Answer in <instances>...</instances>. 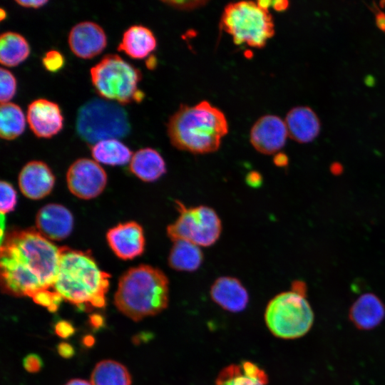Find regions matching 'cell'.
<instances>
[{
	"label": "cell",
	"mask_w": 385,
	"mask_h": 385,
	"mask_svg": "<svg viewBox=\"0 0 385 385\" xmlns=\"http://www.w3.org/2000/svg\"><path fill=\"white\" fill-rule=\"evenodd\" d=\"M61 247L35 229L14 230L5 235L0 253L2 291L15 297L55 292Z\"/></svg>",
	"instance_id": "1"
},
{
	"label": "cell",
	"mask_w": 385,
	"mask_h": 385,
	"mask_svg": "<svg viewBox=\"0 0 385 385\" xmlns=\"http://www.w3.org/2000/svg\"><path fill=\"white\" fill-rule=\"evenodd\" d=\"M110 277L89 252L61 247L53 289L63 299L79 307L103 308Z\"/></svg>",
	"instance_id": "2"
},
{
	"label": "cell",
	"mask_w": 385,
	"mask_h": 385,
	"mask_svg": "<svg viewBox=\"0 0 385 385\" xmlns=\"http://www.w3.org/2000/svg\"><path fill=\"white\" fill-rule=\"evenodd\" d=\"M167 132L172 145L192 153L216 151L228 132L225 115L208 101L180 105L170 117Z\"/></svg>",
	"instance_id": "3"
},
{
	"label": "cell",
	"mask_w": 385,
	"mask_h": 385,
	"mask_svg": "<svg viewBox=\"0 0 385 385\" xmlns=\"http://www.w3.org/2000/svg\"><path fill=\"white\" fill-rule=\"evenodd\" d=\"M169 281L153 266L140 265L128 270L119 279L114 304L126 317L138 322L156 315L168 307Z\"/></svg>",
	"instance_id": "4"
},
{
	"label": "cell",
	"mask_w": 385,
	"mask_h": 385,
	"mask_svg": "<svg viewBox=\"0 0 385 385\" xmlns=\"http://www.w3.org/2000/svg\"><path fill=\"white\" fill-rule=\"evenodd\" d=\"M306 296V286L302 282L295 281L290 290L278 294L269 302L265 320L274 336L295 339L309 332L314 313Z\"/></svg>",
	"instance_id": "5"
},
{
	"label": "cell",
	"mask_w": 385,
	"mask_h": 385,
	"mask_svg": "<svg viewBox=\"0 0 385 385\" xmlns=\"http://www.w3.org/2000/svg\"><path fill=\"white\" fill-rule=\"evenodd\" d=\"M93 86L100 96L121 105L140 102L144 93L138 85L140 71L117 54H107L91 70Z\"/></svg>",
	"instance_id": "6"
},
{
	"label": "cell",
	"mask_w": 385,
	"mask_h": 385,
	"mask_svg": "<svg viewBox=\"0 0 385 385\" xmlns=\"http://www.w3.org/2000/svg\"><path fill=\"white\" fill-rule=\"evenodd\" d=\"M76 129L83 140L93 145L103 140L126 136L130 125L126 111L119 104L93 98L79 108Z\"/></svg>",
	"instance_id": "7"
},
{
	"label": "cell",
	"mask_w": 385,
	"mask_h": 385,
	"mask_svg": "<svg viewBox=\"0 0 385 385\" xmlns=\"http://www.w3.org/2000/svg\"><path fill=\"white\" fill-rule=\"evenodd\" d=\"M220 25L232 36L235 44L246 43L255 48L265 46L274 34L272 15L254 1L227 4L222 13Z\"/></svg>",
	"instance_id": "8"
},
{
	"label": "cell",
	"mask_w": 385,
	"mask_h": 385,
	"mask_svg": "<svg viewBox=\"0 0 385 385\" xmlns=\"http://www.w3.org/2000/svg\"><path fill=\"white\" fill-rule=\"evenodd\" d=\"M175 205L178 217L166 230L173 242L185 240L199 247H209L216 242L222 232V224L212 208L205 205L187 207L178 200Z\"/></svg>",
	"instance_id": "9"
},
{
	"label": "cell",
	"mask_w": 385,
	"mask_h": 385,
	"mask_svg": "<svg viewBox=\"0 0 385 385\" xmlns=\"http://www.w3.org/2000/svg\"><path fill=\"white\" fill-rule=\"evenodd\" d=\"M66 182L70 192L78 198L90 200L98 196L107 184V175L96 160L79 158L68 168Z\"/></svg>",
	"instance_id": "10"
},
{
	"label": "cell",
	"mask_w": 385,
	"mask_h": 385,
	"mask_svg": "<svg viewBox=\"0 0 385 385\" xmlns=\"http://www.w3.org/2000/svg\"><path fill=\"white\" fill-rule=\"evenodd\" d=\"M106 240L115 255L122 260H133L145 250L143 229L134 221L120 223L111 228L107 232Z\"/></svg>",
	"instance_id": "11"
},
{
	"label": "cell",
	"mask_w": 385,
	"mask_h": 385,
	"mask_svg": "<svg viewBox=\"0 0 385 385\" xmlns=\"http://www.w3.org/2000/svg\"><path fill=\"white\" fill-rule=\"evenodd\" d=\"M26 120L38 138H50L63 127V117L59 106L49 100L38 98L28 106Z\"/></svg>",
	"instance_id": "12"
},
{
	"label": "cell",
	"mask_w": 385,
	"mask_h": 385,
	"mask_svg": "<svg viewBox=\"0 0 385 385\" xmlns=\"http://www.w3.org/2000/svg\"><path fill=\"white\" fill-rule=\"evenodd\" d=\"M68 42L70 49L77 57L90 59L99 55L105 49L107 37L100 25L85 21L72 27Z\"/></svg>",
	"instance_id": "13"
},
{
	"label": "cell",
	"mask_w": 385,
	"mask_h": 385,
	"mask_svg": "<svg viewBox=\"0 0 385 385\" xmlns=\"http://www.w3.org/2000/svg\"><path fill=\"white\" fill-rule=\"evenodd\" d=\"M288 133L284 121L274 115L259 118L250 131V142L260 153L270 155L279 151L285 144Z\"/></svg>",
	"instance_id": "14"
},
{
	"label": "cell",
	"mask_w": 385,
	"mask_h": 385,
	"mask_svg": "<svg viewBox=\"0 0 385 385\" xmlns=\"http://www.w3.org/2000/svg\"><path fill=\"white\" fill-rule=\"evenodd\" d=\"M36 230L49 240H62L71 234L73 217L65 206L50 203L43 206L36 216Z\"/></svg>",
	"instance_id": "15"
},
{
	"label": "cell",
	"mask_w": 385,
	"mask_h": 385,
	"mask_svg": "<svg viewBox=\"0 0 385 385\" xmlns=\"http://www.w3.org/2000/svg\"><path fill=\"white\" fill-rule=\"evenodd\" d=\"M19 186L22 194L31 200H40L53 190L55 176L45 163L32 160L27 163L19 175Z\"/></svg>",
	"instance_id": "16"
},
{
	"label": "cell",
	"mask_w": 385,
	"mask_h": 385,
	"mask_svg": "<svg viewBox=\"0 0 385 385\" xmlns=\"http://www.w3.org/2000/svg\"><path fill=\"white\" fill-rule=\"evenodd\" d=\"M385 318V305L375 294L359 296L349 309V319L358 329L369 331L381 324Z\"/></svg>",
	"instance_id": "17"
},
{
	"label": "cell",
	"mask_w": 385,
	"mask_h": 385,
	"mask_svg": "<svg viewBox=\"0 0 385 385\" xmlns=\"http://www.w3.org/2000/svg\"><path fill=\"white\" fill-rule=\"evenodd\" d=\"M212 299L222 309L230 312L244 310L249 302L247 289L241 282L232 277H220L210 288Z\"/></svg>",
	"instance_id": "18"
},
{
	"label": "cell",
	"mask_w": 385,
	"mask_h": 385,
	"mask_svg": "<svg viewBox=\"0 0 385 385\" xmlns=\"http://www.w3.org/2000/svg\"><path fill=\"white\" fill-rule=\"evenodd\" d=\"M284 123L288 135L300 143L312 141L319 133V120L309 107L298 106L291 109Z\"/></svg>",
	"instance_id": "19"
},
{
	"label": "cell",
	"mask_w": 385,
	"mask_h": 385,
	"mask_svg": "<svg viewBox=\"0 0 385 385\" xmlns=\"http://www.w3.org/2000/svg\"><path fill=\"white\" fill-rule=\"evenodd\" d=\"M268 376L256 364L243 361L225 367L217 375L215 385H267Z\"/></svg>",
	"instance_id": "20"
},
{
	"label": "cell",
	"mask_w": 385,
	"mask_h": 385,
	"mask_svg": "<svg viewBox=\"0 0 385 385\" xmlns=\"http://www.w3.org/2000/svg\"><path fill=\"white\" fill-rule=\"evenodd\" d=\"M157 41L153 33L142 25H133L123 33L118 51L135 59H143L155 48Z\"/></svg>",
	"instance_id": "21"
},
{
	"label": "cell",
	"mask_w": 385,
	"mask_h": 385,
	"mask_svg": "<svg viewBox=\"0 0 385 385\" xmlns=\"http://www.w3.org/2000/svg\"><path fill=\"white\" fill-rule=\"evenodd\" d=\"M129 168L136 177L144 182H154L166 172L164 159L151 148L137 150L132 156Z\"/></svg>",
	"instance_id": "22"
},
{
	"label": "cell",
	"mask_w": 385,
	"mask_h": 385,
	"mask_svg": "<svg viewBox=\"0 0 385 385\" xmlns=\"http://www.w3.org/2000/svg\"><path fill=\"white\" fill-rule=\"evenodd\" d=\"M203 261L200 247L185 240H176L170 249L168 262L169 266L177 271L193 272Z\"/></svg>",
	"instance_id": "23"
},
{
	"label": "cell",
	"mask_w": 385,
	"mask_h": 385,
	"mask_svg": "<svg viewBox=\"0 0 385 385\" xmlns=\"http://www.w3.org/2000/svg\"><path fill=\"white\" fill-rule=\"evenodd\" d=\"M30 54L27 40L20 34L6 31L0 36V62L8 67L16 66Z\"/></svg>",
	"instance_id": "24"
},
{
	"label": "cell",
	"mask_w": 385,
	"mask_h": 385,
	"mask_svg": "<svg viewBox=\"0 0 385 385\" xmlns=\"http://www.w3.org/2000/svg\"><path fill=\"white\" fill-rule=\"evenodd\" d=\"M91 154L97 163L108 165H123L130 161L133 153L118 139L101 140L91 148Z\"/></svg>",
	"instance_id": "25"
},
{
	"label": "cell",
	"mask_w": 385,
	"mask_h": 385,
	"mask_svg": "<svg viewBox=\"0 0 385 385\" xmlns=\"http://www.w3.org/2000/svg\"><path fill=\"white\" fill-rule=\"evenodd\" d=\"M91 381L92 385H130L131 376L122 364L107 359L96 365Z\"/></svg>",
	"instance_id": "26"
},
{
	"label": "cell",
	"mask_w": 385,
	"mask_h": 385,
	"mask_svg": "<svg viewBox=\"0 0 385 385\" xmlns=\"http://www.w3.org/2000/svg\"><path fill=\"white\" fill-rule=\"evenodd\" d=\"M26 127V118L21 107L11 102L1 103L0 136L6 140L16 139Z\"/></svg>",
	"instance_id": "27"
},
{
	"label": "cell",
	"mask_w": 385,
	"mask_h": 385,
	"mask_svg": "<svg viewBox=\"0 0 385 385\" xmlns=\"http://www.w3.org/2000/svg\"><path fill=\"white\" fill-rule=\"evenodd\" d=\"M16 79L8 69H0V101L1 103L9 102L16 91Z\"/></svg>",
	"instance_id": "28"
},
{
	"label": "cell",
	"mask_w": 385,
	"mask_h": 385,
	"mask_svg": "<svg viewBox=\"0 0 385 385\" xmlns=\"http://www.w3.org/2000/svg\"><path fill=\"white\" fill-rule=\"evenodd\" d=\"M0 191L1 213L6 214L14 211L17 204V194L13 185L7 181H1L0 183Z\"/></svg>",
	"instance_id": "29"
},
{
	"label": "cell",
	"mask_w": 385,
	"mask_h": 385,
	"mask_svg": "<svg viewBox=\"0 0 385 385\" xmlns=\"http://www.w3.org/2000/svg\"><path fill=\"white\" fill-rule=\"evenodd\" d=\"M42 64L48 71L56 73L64 66L65 58L58 51L51 49L43 56Z\"/></svg>",
	"instance_id": "30"
},
{
	"label": "cell",
	"mask_w": 385,
	"mask_h": 385,
	"mask_svg": "<svg viewBox=\"0 0 385 385\" xmlns=\"http://www.w3.org/2000/svg\"><path fill=\"white\" fill-rule=\"evenodd\" d=\"M23 366L27 371L36 373L41 370L43 361L38 355L29 354L24 358Z\"/></svg>",
	"instance_id": "31"
},
{
	"label": "cell",
	"mask_w": 385,
	"mask_h": 385,
	"mask_svg": "<svg viewBox=\"0 0 385 385\" xmlns=\"http://www.w3.org/2000/svg\"><path fill=\"white\" fill-rule=\"evenodd\" d=\"M163 3L179 10H192L204 6L206 1H164Z\"/></svg>",
	"instance_id": "32"
},
{
	"label": "cell",
	"mask_w": 385,
	"mask_h": 385,
	"mask_svg": "<svg viewBox=\"0 0 385 385\" xmlns=\"http://www.w3.org/2000/svg\"><path fill=\"white\" fill-rule=\"evenodd\" d=\"M54 331L59 337L67 339L74 334L75 328L69 321L61 319L54 325Z\"/></svg>",
	"instance_id": "33"
},
{
	"label": "cell",
	"mask_w": 385,
	"mask_h": 385,
	"mask_svg": "<svg viewBox=\"0 0 385 385\" xmlns=\"http://www.w3.org/2000/svg\"><path fill=\"white\" fill-rule=\"evenodd\" d=\"M58 353L61 356L65 359H69L74 355L75 351L73 346L68 342H61L57 346Z\"/></svg>",
	"instance_id": "34"
},
{
	"label": "cell",
	"mask_w": 385,
	"mask_h": 385,
	"mask_svg": "<svg viewBox=\"0 0 385 385\" xmlns=\"http://www.w3.org/2000/svg\"><path fill=\"white\" fill-rule=\"evenodd\" d=\"M88 322L93 329L98 330L105 325V319L102 314L94 313L89 315Z\"/></svg>",
	"instance_id": "35"
},
{
	"label": "cell",
	"mask_w": 385,
	"mask_h": 385,
	"mask_svg": "<svg viewBox=\"0 0 385 385\" xmlns=\"http://www.w3.org/2000/svg\"><path fill=\"white\" fill-rule=\"evenodd\" d=\"M16 3L21 6L31 9H38L48 3L47 0H29V1H16Z\"/></svg>",
	"instance_id": "36"
},
{
	"label": "cell",
	"mask_w": 385,
	"mask_h": 385,
	"mask_svg": "<svg viewBox=\"0 0 385 385\" xmlns=\"http://www.w3.org/2000/svg\"><path fill=\"white\" fill-rule=\"evenodd\" d=\"M246 180L251 186L257 187L261 184L262 178L257 172H251L247 175Z\"/></svg>",
	"instance_id": "37"
},
{
	"label": "cell",
	"mask_w": 385,
	"mask_h": 385,
	"mask_svg": "<svg viewBox=\"0 0 385 385\" xmlns=\"http://www.w3.org/2000/svg\"><path fill=\"white\" fill-rule=\"evenodd\" d=\"M376 23L377 27L385 32V14L382 11H377L376 13Z\"/></svg>",
	"instance_id": "38"
},
{
	"label": "cell",
	"mask_w": 385,
	"mask_h": 385,
	"mask_svg": "<svg viewBox=\"0 0 385 385\" xmlns=\"http://www.w3.org/2000/svg\"><path fill=\"white\" fill-rule=\"evenodd\" d=\"M274 163L278 166H284L288 163V158L284 153H278L274 158Z\"/></svg>",
	"instance_id": "39"
},
{
	"label": "cell",
	"mask_w": 385,
	"mask_h": 385,
	"mask_svg": "<svg viewBox=\"0 0 385 385\" xmlns=\"http://www.w3.org/2000/svg\"><path fill=\"white\" fill-rule=\"evenodd\" d=\"M272 5L273 6L274 9L277 11H282L287 9V8L289 6V2L287 1H272Z\"/></svg>",
	"instance_id": "40"
},
{
	"label": "cell",
	"mask_w": 385,
	"mask_h": 385,
	"mask_svg": "<svg viewBox=\"0 0 385 385\" xmlns=\"http://www.w3.org/2000/svg\"><path fill=\"white\" fill-rule=\"evenodd\" d=\"M95 339L91 335L84 336L82 339L83 344L86 347H91L93 345Z\"/></svg>",
	"instance_id": "41"
},
{
	"label": "cell",
	"mask_w": 385,
	"mask_h": 385,
	"mask_svg": "<svg viewBox=\"0 0 385 385\" xmlns=\"http://www.w3.org/2000/svg\"><path fill=\"white\" fill-rule=\"evenodd\" d=\"M65 385H92L88 381L80 379H73L68 381Z\"/></svg>",
	"instance_id": "42"
},
{
	"label": "cell",
	"mask_w": 385,
	"mask_h": 385,
	"mask_svg": "<svg viewBox=\"0 0 385 385\" xmlns=\"http://www.w3.org/2000/svg\"><path fill=\"white\" fill-rule=\"evenodd\" d=\"M256 3L262 9L268 11V8L272 4V1H256Z\"/></svg>",
	"instance_id": "43"
},
{
	"label": "cell",
	"mask_w": 385,
	"mask_h": 385,
	"mask_svg": "<svg viewBox=\"0 0 385 385\" xmlns=\"http://www.w3.org/2000/svg\"><path fill=\"white\" fill-rule=\"evenodd\" d=\"M156 64H157V61L155 60V58L153 56H151L150 58H148L146 61V66L149 69L154 68Z\"/></svg>",
	"instance_id": "44"
},
{
	"label": "cell",
	"mask_w": 385,
	"mask_h": 385,
	"mask_svg": "<svg viewBox=\"0 0 385 385\" xmlns=\"http://www.w3.org/2000/svg\"><path fill=\"white\" fill-rule=\"evenodd\" d=\"M6 16V12L3 9H1L0 10V20H4Z\"/></svg>",
	"instance_id": "45"
}]
</instances>
